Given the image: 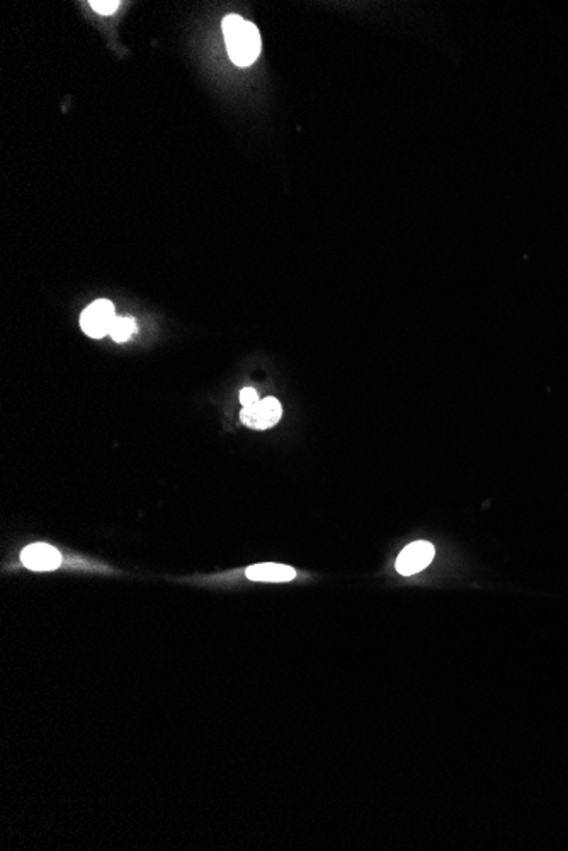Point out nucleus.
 Here are the masks:
<instances>
[{
    "instance_id": "nucleus-9",
    "label": "nucleus",
    "mask_w": 568,
    "mask_h": 851,
    "mask_svg": "<svg viewBox=\"0 0 568 851\" xmlns=\"http://www.w3.org/2000/svg\"><path fill=\"white\" fill-rule=\"evenodd\" d=\"M258 401L259 394L254 388H245V390H242L241 403L243 409H245V407H252V405H256Z\"/></svg>"
},
{
    "instance_id": "nucleus-4",
    "label": "nucleus",
    "mask_w": 568,
    "mask_h": 851,
    "mask_svg": "<svg viewBox=\"0 0 568 851\" xmlns=\"http://www.w3.org/2000/svg\"><path fill=\"white\" fill-rule=\"evenodd\" d=\"M434 554H436V549L429 543H424V541L412 543L400 552L396 560V571L402 577H412L431 564Z\"/></svg>"
},
{
    "instance_id": "nucleus-6",
    "label": "nucleus",
    "mask_w": 568,
    "mask_h": 851,
    "mask_svg": "<svg viewBox=\"0 0 568 851\" xmlns=\"http://www.w3.org/2000/svg\"><path fill=\"white\" fill-rule=\"evenodd\" d=\"M247 578L252 581H269V583H281V581H292L296 578V571L292 566L286 564H276V562H264V564H256L247 568L245 571Z\"/></svg>"
},
{
    "instance_id": "nucleus-5",
    "label": "nucleus",
    "mask_w": 568,
    "mask_h": 851,
    "mask_svg": "<svg viewBox=\"0 0 568 851\" xmlns=\"http://www.w3.org/2000/svg\"><path fill=\"white\" fill-rule=\"evenodd\" d=\"M21 561L33 571H52L60 566L62 556L52 545L31 544L22 551Z\"/></svg>"
},
{
    "instance_id": "nucleus-3",
    "label": "nucleus",
    "mask_w": 568,
    "mask_h": 851,
    "mask_svg": "<svg viewBox=\"0 0 568 851\" xmlns=\"http://www.w3.org/2000/svg\"><path fill=\"white\" fill-rule=\"evenodd\" d=\"M283 415V409L276 398L259 400L256 405L242 409V424L254 430H266L275 426Z\"/></svg>"
},
{
    "instance_id": "nucleus-8",
    "label": "nucleus",
    "mask_w": 568,
    "mask_h": 851,
    "mask_svg": "<svg viewBox=\"0 0 568 851\" xmlns=\"http://www.w3.org/2000/svg\"><path fill=\"white\" fill-rule=\"evenodd\" d=\"M90 7H92L97 14H101V16H111V14H114V13L118 11L120 2H116V0H104V2L94 0V2H90Z\"/></svg>"
},
{
    "instance_id": "nucleus-2",
    "label": "nucleus",
    "mask_w": 568,
    "mask_h": 851,
    "mask_svg": "<svg viewBox=\"0 0 568 851\" xmlns=\"http://www.w3.org/2000/svg\"><path fill=\"white\" fill-rule=\"evenodd\" d=\"M116 320L114 307L107 299H97L81 316V326L89 337L103 339L109 332Z\"/></svg>"
},
{
    "instance_id": "nucleus-7",
    "label": "nucleus",
    "mask_w": 568,
    "mask_h": 851,
    "mask_svg": "<svg viewBox=\"0 0 568 851\" xmlns=\"http://www.w3.org/2000/svg\"><path fill=\"white\" fill-rule=\"evenodd\" d=\"M135 332H137V324H135L133 318H118L116 316L114 324L111 326L109 335L113 337L114 341H126Z\"/></svg>"
},
{
    "instance_id": "nucleus-1",
    "label": "nucleus",
    "mask_w": 568,
    "mask_h": 851,
    "mask_svg": "<svg viewBox=\"0 0 568 851\" xmlns=\"http://www.w3.org/2000/svg\"><path fill=\"white\" fill-rule=\"evenodd\" d=\"M222 28L232 62L239 67L252 65L260 53V35L256 24L230 14L224 19Z\"/></svg>"
}]
</instances>
